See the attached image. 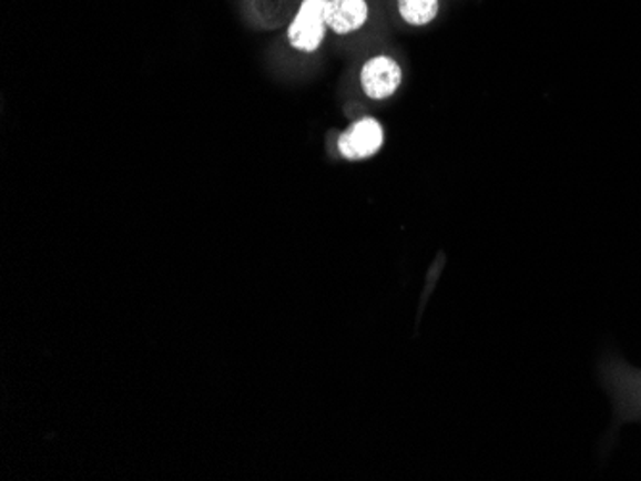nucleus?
Here are the masks:
<instances>
[{"label":"nucleus","instance_id":"4","mask_svg":"<svg viewBox=\"0 0 641 481\" xmlns=\"http://www.w3.org/2000/svg\"><path fill=\"white\" fill-rule=\"evenodd\" d=\"M369 0H328L325 22L335 35H349L364 29L369 22Z\"/></svg>","mask_w":641,"mask_h":481},{"label":"nucleus","instance_id":"1","mask_svg":"<svg viewBox=\"0 0 641 481\" xmlns=\"http://www.w3.org/2000/svg\"><path fill=\"white\" fill-rule=\"evenodd\" d=\"M328 0H302L293 22L286 29V41L298 52L314 54L325 43L327 22L325 8Z\"/></svg>","mask_w":641,"mask_h":481},{"label":"nucleus","instance_id":"5","mask_svg":"<svg viewBox=\"0 0 641 481\" xmlns=\"http://www.w3.org/2000/svg\"><path fill=\"white\" fill-rule=\"evenodd\" d=\"M398 14L411 28H425L435 22L440 12V0H396Z\"/></svg>","mask_w":641,"mask_h":481},{"label":"nucleus","instance_id":"3","mask_svg":"<svg viewBox=\"0 0 641 481\" xmlns=\"http://www.w3.org/2000/svg\"><path fill=\"white\" fill-rule=\"evenodd\" d=\"M401 81H404L401 65L393 57H386V54L369 58L359 71V83H362L365 96L377 102L394 96L401 86Z\"/></svg>","mask_w":641,"mask_h":481},{"label":"nucleus","instance_id":"2","mask_svg":"<svg viewBox=\"0 0 641 481\" xmlns=\"http://www.w3.org/2000/svg\"><path fill=\"white\" fill-rule=\"evenodd\" d=\"M385 144V129L375 117L354 121L343 135L338 136V152L348 162H364L380 152Z\"/></svg>","mask_w":641,"mask_h":481}]
</instances>
